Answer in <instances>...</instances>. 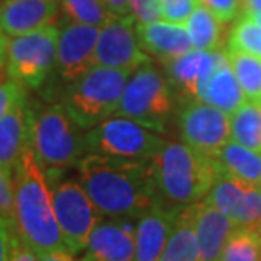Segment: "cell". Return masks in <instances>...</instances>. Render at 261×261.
<instances>
[{"mask_svg": "<svg viewBox=\"0 0 261 261\" xmlns=\"http://www.w3.org/2000/svg\"><path fill=\"white\" fill-rule=\"evenodd\" d=\"M77 180L105 218L137 219L153 205L165 204L150 160L86 153L77 164Z\"/></svg>", "mask_w": 261, "mask_h": 261, "instance_id": "cell-1", "label": "cell"}, {"mask_svg": "<svg viewBox=\"0 0 261 261\" xmlns=\"http://www.w3.org/2000/svg\"><path fill=\"white\" fill-rule=\"evenodd\" d=\"M137 34L143 51L150 53L160 63H167L194 49L186 24H174L167 20L137 24Z\"/></svg>", "mask_w": 261, "mask_h": 261, "instance_id": "cell-19", "label": "cell"}, {"mask_svg": "<svg viewBox=\"0 0 261 261\" xmlns=\"http://www.w3.org/2000/svg\"><path fill=\"white\" fill-rule=\"evenodd\" d=\"M177 121L182 140L209 157L231 138L227 113L201 99H187Z\"/></svg>", "mask_w": 261, "mask_h": 261, "instance_id": "cell-10", "label": "cell"}, {"mask_svg": "<svg viewBox=\"0 0 261 261\" xmlns=\"http://www.w3.org/2000/svg\"><path fill=\"white\" fill-rule=\"evenodd\" d=\"M132 14L137 24H148V22L162 20L159 0H130Z\"/></svg>", "mask_w": 261, "mask_h": 261, "instance_id": "cell-33", "label": "cell"}, {"mask_svg": "<svg viewBox=\"0 0 261 261\" xmlns=\"http://www.w3.org/2000/svg\"><path fill=\"white\" fill-rule=\"evenodd\" d=\"M186 27L191 34L194 49L199 51H219L221 46V32H223V22L211 12L207 7L199 4L192 15L186 22Z\"/></svg>", "mask_w": 261, "mask_h": 261, "instance_id": "cell-25", "label": "cell"}, {"mask_svg": "<svg viewBox=\"0 0 261 261\" xmlns=\"http://www.w3.org/2000/svg\"><path fill=\"white\" fill-rule=\"evenodd\" d=\"M59 27L54 24L22 36H7L9 80L24 88H39L56 69Z\"/></svg>", "mask_w": 261, "mask_h": 261, "instance_id": "cell-7", "label": "cell"}, {"mask_svg": "<svg viewBox=\"0 0 261 261\" xmlns=\"http://www.w3.org/2000/svg\"><path fill=\"white\" fill-rule=\"evenodd\" d=\"M53 205L56 219L63 232L64 243L71 253L86 249L94 226L101 219V213L93 204L80 180L64 179L51 186Z\"/></svg>", "mask_w": 261, "mask_h": 261, "instance_id": "cell-9", "label": "cell"}, {"mask_svg": "<svg viewBox=\"0 0 261 261\" xmlns=\"http://www.w3.org/2000/svg\"><path fill=\"white\" fill-rule=\"evenodd\" d=\"M226 56L248 99H261V58L229 46Z\"/></svg>", "mask_w": 261, "mask_h": 261, "instance_id": "cell-26", "label": "cell"}, {"mask_svg": "<svg viewBox=\"0 0 261 261\" xmlns=\"http://www.w3.org/2000/svg\"><path fill=\"white\" fill-rule=\"evenodd\" d=\"M221 261H261V238L258 231L236 227L223 249Z\"/></svg>", "mask_w": 261, "mask_h": 261, "instance_id": "cell-27", "label": "cell"}, {"mask_svg": "<svg viewBox=\"0 0 261 261\" xmlns=\"http://www.w3.org/2000/svg\"><path fill=\"white\" fill-rule=\"evenodd\" d=\"M108 10L118 17H133L130 0H105Z\"/></svg>", "mask_w": 261, "mask_h": 261, "instance_id": "cell-37", "label": "cell"}, {"mask_svg": "<svg viewBox=\"0 0 261 261\" xmlns=\"http://www.w3.org/2000/svg\"><path fill=\"white\" fill-rule=\"evenodd\" d=\"M184 205L157 204L137 218L135 261H160L170 232Z\"/></svg>", "mask_w": 261, "mask_h": 261, "instance_id": "cell-15", "label": "cell"}, {"mask_svg": "<svg viewBox=\"0 0 261 261\" xmlns=\"http://www.w3.org/2000/svg\"><path fill=\"white\" fill-rule=\"evenodd\" d=\"M229 47L261 58V25L249 15H243L229 32Z\"/></svg>", "mask_w": 261, "mask_h": 261, "instance_id": "cell-29", "label": "cell"}, {"mask_svg": "<svg viewBox=\"0 0 261 261\" xmlns=\"http://www.w3.org/2000/svg\"><path fill=\"white\" fill-rule=\"evenodd\" d=\"M160 261H201L191 205L180 209Z\"/></svg>", "mask_w": 261, "mask_h": 261, "instance_id": "cell-23", "label": "cell"}, {"mask_svg": "<svg viewBox=\"0 0 261 261\" xmlns=\"http://www.w3.org/2000/svg\"><path fill=\"white\" fill-rule=\"evenodd\" d=\"M25 98V88L12 80L0 81V118L14 107L15 103Z\"/></svg>", "mask_w": 261, "mask_h": 261, "instance_id": "cell-34", "label": "cell"}, {"mask_svg": "<svg viewBox=\"0 0 261 261\" xmlns=\"http://www.w3.org/2000/svg\"><path fill=\"white\" fill-rule=\"evenodd\" d=\"M231 138L241 145L261 152V101L246 99L241 108L231 113Z\"/></svg>", "mask_w": 261, "mask_h": 261, "instance_id": "cell-24", "label": "cell"}, {"mask_svg": "<svg viewBox=\"0 0 261 261\" xmlns=\"http://www.w3.org/2000/svg\"><path fill=\"white\" fill-rule=\"evenodd\" d=\"M59 4L66 19L80 24L103 27L113 17L105 0H59Z\"/></svg>", "mask_w": 261, "mask_h": 261, "instance_id": "cell-28", "label": "cell"}, {"mask_svg": "<svg viewBox=\"0 0 261 261\" xmlns=\"http://www.w3.org/2000/svg\"><path fill=\"white\" fill-rule=\"evenodd\" d=\"M29 147V113L24 98L0 118V165L14 174Z\"/></svg>", "mask_w": 261, "mask_h": 261, "instance_id": "cell-20", "label": "cell"}, {"mask_svg": "<svg viewBox=\"0 0 261 261\" xmlns=\"http://www.w3.org/2000/svg\"><path fill=\"white\" fill-rule=\"evenodd\" d=\"M132 73L93 66L85 74L68 83L61 105L83 130H90L115 115Z\"/></svg>", "mask_w": 261, "mask_h": 261, "instance_id": "cell-5", "label": "cell"}, {"mask_svg": "<svg viewBox=\"0 0 261 261\" xmlns=\"http://www.w3.org/2000/svg\"><path fill=\"white\" fill-rule=\"evenodd\" d=\"M219 54L221 51L191 49L182 56L164 63L170 85L179 91V94H182V98L202 101L204 90L218 64Z\"/></svg>", "mask_w": 261, "mask_h": 261, "instance_id": "cell-16", "label": "cell"}, {"mask_svg": "<svg viewBox=\"0 0 261 261\" xmlns=\"http://www.w3.org/2000/svg\"><path fill=\"white\" fill-rule=\"evenodd\" d=\"M223 24L232 22L241 14V0H199Z\"/></svg>", "mask_w": 261, "mask_h": 261, "instance_id": "cell-32", "label": "cell"}, {"mask_svg": "<svg viewBox=\"0 0 261 261\" xmlns=\"http://www.w3.org/2000/svg\"><path fill=\"white\" fill-rule=\"evenodd\" d=\"M143 64H148V56L138 41L135 19L113 15L99 29L94 66L135 71Z\"/></svg>", "mask_w": 261, "mask_h": 261, "instance_id": "cell-11", "label": "cell"}, {"mask_svg": "<svg viewBox=\"0 0 261 261\" xmlns=\"http://www.w3.org/2000/svg\"><path fill=\"white\" fill-rule=\"evenodd\" d=\"M162 20L186 24L192 12L199 7V0H159Z\"/></svg>", "mask_w": 261, "mask_h": 261, "instance_id": "cell-31", "label": "cell"}, {"mask_svg": "<svg viewBox=\"0 0 261 261\" xmlns=\"http://www.w3.org/2000/svg\"><path fill=\"white\" fill-rule=\"evenodd\" d=\"M211 159L218 169V174L261 186V152L229 140L214 155H211Z\"/></svg>", "mask_w": 261, "mask_h": 261, "instance_id": "cell-22", "label": "cell"}, {"mask_svg": "<svg viewBox=\"0 0 261 261\" xmlns=\"http://www.w3.org/2000/svg\"><path fill=\"white\" fill-rule=\"evenodd\" d=\"M0 221L10 229L17 231L15 224V201H14V174L0 165Z\"/></svg>", "mask_w": 261, "mask_h": 261, "instance_id": "cell-30", "label": "cell"}, {"mask_svg": "<svg viewBox=\"0 0 261 261\" xmlns=\"http://www.w3.org/2000/svg\"><path fill=\"white\" fill-rule=\"evenodd\" d=\"M259 101H261V99H259Z\"/></svg>", "mask_w": 261, "mask_h": 261, "instance_id": "cell-44", "label": "cell"}, {"mask_svg": "<svg viewBox=\"0 0 261 261\" xmlns=\"http://www.w3.org/2000/svg\"><path fill=\"white\" fill-rule=\"evenodd\" d=\"M5 63H7V36L0 31V81H2L4 73H7Z\"/></svg>", "mask_w": 261, "mask_h": 261, "instance_id": "cell-40", "label": "cell"}, {"mask_svg": "<svg viewBox=\"0 0 261 261\" xmlns=\"http://www.w3.org/2000/svg\"><path fill=\"white\" fill-rule=\"evenodd\" d=\"M241 14L249 17L261 14V0H241Z\"/></svg>", "mask_w": 261, "mask_h": 261, "instance_id": "cell-39", "label": "cell"}, {"mask_svg": "<svg viewBox=\"0 0 261 261\" xmlns=\"http://www.w3.org/2000/svg\"><path fill=\"white\" fill-rule=\"evenodd\" d=\"M14 201L19 236L37 254L68 249L54 213L47 174L31 147L14 170Z\"/></svg>", "mask_w": 261, "mask_h": 261, "instance_id": "cell-2", "label": "cell"}, {"mask_svg": "<svg viewBox=\"0 0 261 261\" xmlns=\"http://www.w3.org/2000/svg\"><path fill=\"white\" fill-rule=\"evenodd\" d=\"M191 209L199 243V258L201 261H221L226 243L238 226L221 209L204 201L191 204Z\"/></svg>", "mask_w": 261, "mask_h": 261, "instance_id": "cell-17", "label": "cell"}, {"mask_svg": "<svg viewBox=\"0 0 261 261\" xmlns=\"http://www.w3.org/2000/svg\"><path fill=\"white\" fill-rule=\"evenodd\" d=\"M9 261H39L37 253L27 244L19 234L12 238V246H10V258Z\"/></svg>", "mask_w": 261, "mask_h": 261, "instance_id": "cell-35", "label": "cell"}, {"mask_svg": "<svg viewBox=\"0 0 261 261\" xmlns=\"http://www.w3.org/2000/svg\"><path fill=\"white\" fill-rule=\"evenodd\" d=\"M31 148L46 172L63 170L80 164L88 153L86 133L71 118L63 105L29 107Z\"/></svg>", "mask_w": 261, "mask_h": 261, "instance_id": "cell-4", "label": "cell"}, {"mask_svg": "<svg viewBox=\"0 0 261 261\" xmlns=\"http://www.w3.org/2000/svg\"><path fill=\"white\" fill-rule=\"evenodd\" d=\"M39 261H80L76 259V254L71 253L69 249H54V251L39 253Z\"/></svg>", "mask_w": 261, "mask_h": 261, "instance_id": "cell-38", "label": "cell"}, {"mask_svg": "<svg viewBox=\"0 0 261 261\" xmlns=\"http://www.w3.org/2000/svg\"><path fill=\"white\" fill-rule=\"evenodd\" d=\"M0 4H2V0H0Z\"/></svg>", "mask_w": 261, "mask_h": 261, "instance_id": "cell-43", "label": "cell"}, {"mask_svg": "<svg viewBox=\"0 0 261 261\" xmlns=\"http://www.w3.org/2000/svg\"><path fill=\"white\" fill-rule=\"evenodd\" d=\"M253 19L258 22V24L261 25V14H256V15H253Z\"/></svg>", "mask_w": 261, "mask_h": 261, "instance_id": "cell-41", "label": "cell"}, {"mask_svg": "<svg viewBox=\"0 0 261 261\" xmlns=\"http://www.w3.org/2000/svg\"><path fill=\"white\" fill-rule=\"evenodd\" d=\"M202 201L223 211L238 227L258 231L261 226V186L218 174Z\"/></svg>", "mask_w": 261, "mask_h": 261, "instance_id": "cell-12", "label": "cell"}, {"mask_svg": "<svg viewBox=\"0 0 261 261\" xmlns=\"http://www.w3.org/2000/svg\"><path fill=\"white\" fill-rule=\"evenodd\" d=\"M15 234H19V232L10 229L4 221H0V261H9L10 246H12V238Z\"/></svg>", "mask_w": 261, "mask_h": 261, "instance_id": "cell-36", "label": "cell"}, {"mask_svg": "<svg viewBox=\"0 0 261 261\" xmlns=\"http://www.w3.org/2000/svg\"><path fill=\"white\" fill-rule=\"evenodd\" d=\"M150 162L160 197L172 205L201 202L218 177L213 159L186 142H167Z\"/></svg>", "mask_w": 261, "mask_h": 261, "instance_id": "cell-3", "label": "cell"}, {"mask_svg": "<svg viewBox=\"0 0 261 261\" xmlns=\"http://www.w3.org/2000/svg\"><path fill=\"white\" fill-rule=\"evenodd\" d=\"M132 219H99L80 261H135V224Z\"/></svg>", "mask_w": 261, "mask_h": 261, "instance_id": "cell-14", "label": "cell"}, {"mask_svg": "<svg viewBox=\"0 0 261 261\" xmlns=\"http://www.w3.org/2000/svg\"><path fill=\"white\" fill-rule=\"evenodd\" d=\"M101 27L66 20L59 27L56 73L66 85L94 66V49Z\"/></svg>", "mask_w": 261, "mask_h": 261, "instance_id": "cell-13", "label": "cell"}, {"mask_svg": "<svg viewBox=\"0 0 261 261\" xmlns=\"http://www.w3.org/2000/svg\"><path fill=\"white\" fill-rule=\"evenodd\" d=\"M174 112V94L164 74L143 64L130 74L115 115L126 116L162 133Z\"/></svg>", "mask_w": 261, "mask_h": 261, "instance_id": "cell-6", "label": "cell"}, {"mask_svg": "<svg viewBox=\"0 0 261 261\" xmlns=\"http://www.w3.org/2000/svg\"><path fill=\"white\" fill-rule=\"evenodd\" d=\"M258 234H259V238H261V226L258 227Z\"/></svg>", "mask_w": 261, "mask_h": 261, "instance_id": "cell-42", "label": "cell"}, {"mask_svg": "<svg viewBox=\"0 0 261 261\" xmlns=\"http://www.w3.org/2000/svg\"><path fill=\"white\" fill-rule=\"evenodd\" d=\"M58 17V0H2L0 31L14 37L51 25Z\"/></svg>", "mask_w": 261, "mask_h": 261, "instance_id": "cell-18", "label": "cell"}, {"mask_svg": "<svg viewBox=\"0 0 261 261\" xmlns=\"http://www.w3.org/2000/svg\"><path fill=\"white\" fill-rule=\"evenodd\" d=\"M157 130L126 116H110L86 132L88 153L150 160L165 145Z\"/></svg>", "mask_w": 261, "mask_h": 261, "instance_id": "cell-8", "label": "cell"}, {"mask_svg": "<svg viewBox=\"0 0 261 261\" xmlns=\"http://www.w3.org/2000/svg\"><path fill=\"white\" fill-rule=\"evenodd\" d=\"M246 99V93L243 91L240 81H238L229 61H227L226 53H221L218 64H216L207 81V86L204 90L202 101L214 105L216 108L231 115L238 108H241Z\"/></svg>", "mask_w": 261, "mask_h": 261, "instance_id": "cell-21", "label": "cell"}]
</instances>
